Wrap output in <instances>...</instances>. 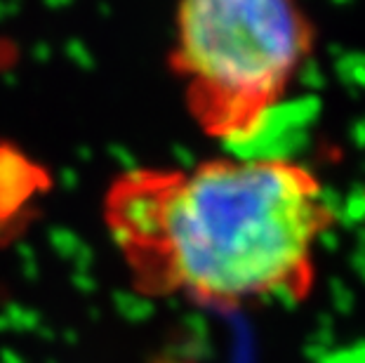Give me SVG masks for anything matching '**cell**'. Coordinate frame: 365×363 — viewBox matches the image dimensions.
Returning <instances> with one entry per match:
<instances>
[{"label":"cell","mask_w":365,"mask_h":363,"mask_svg":"<svg viewBox=\"0 0 365 363\" xmlns=\"http://www.w3.org/2000/svg\"><path fill=\"white\" fill-rule=\"evenodd\" d=\"M102 222L139 295L238 312L309 300L337 210L299 160L212 156L113 175Z\"/></svg>","instance_id":"1"},{"label":"cell","mask_w":365,"mask_h":363,"mask_svg":"<svg viewBox=\"0 0 365 363\" xmlns=\"http://www.w3.org/2000/svg\"><path fill=\"white\" fill-rule=\"evenodd\" d=\"M316 48L302 0H177L168 68L210 140L257 137Z\"/></svg>","instance_id":"2"}]
</instances>
